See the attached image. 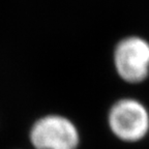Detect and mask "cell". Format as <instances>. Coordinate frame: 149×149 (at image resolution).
Masks as SVG:
<instances>
[{"label": "cell", "instance_id": "6da1fadb", "mask_svg": "<svg viewBox=\"0 0 149 149\" xmlns=\"http://www.w3.org/2000/svg\"><path fill=\"white\" fill-rule=\"evenodd\" d=\"M108 124L117 139L123 142H138L149 132V112L135 98H121L110 108Z\"/></svg>", "mask_w": 149, "mask_h": 149}, {"label": "cell", "instance_id": "7a4b0ae2", "mask_svg": "<svg viewBox=\"0 0 149 149\" xmlns=\"http://www.w3.org/2000/svg\"><path fill=\"white\" fill-rule=\"evenodd\" d=\"M30 141L36 149H77L80 136L66 117L47 115L32 125Z\"/></svg>", "mask_w": 149, "mask_h": 149}, {"label": "cell", "instance_id": "3957f363", "mask_svg": "<svg viewBox=\"0 0 149 149\" xmlns=\"http://www.w3.org/2000/svg\"><path fill=\"white\" fill-rule=\"evenodd\" d=\"M114 61L117 72L124 81H144L149 74V44L139 37L125 38L117 46Z\"/></svg>", "mask_w": 149, "mask_h": 149}]
</instances>
